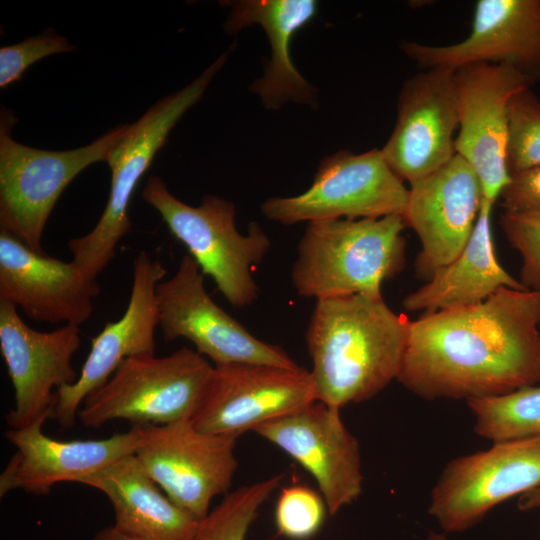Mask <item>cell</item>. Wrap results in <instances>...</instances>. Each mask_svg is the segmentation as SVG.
<instances>
[{"label":"cell","instance_id":"cell-1","mask_svg":"<svg viewBox=\"0 0 540 540\" xmlns=\"http://www.w3.org/2000/svg\"><path fill=\"white\" fill-rule=\"evenodd\" d=\"M540 290L502 287L484 301L411 321L405 388L427 399L504 395L540 383Z\"/></svg>","mask_w":540,"mask_h":540},{"label":"cell","instance_id":"cell-2","mask_svg":"<svg viewBox=\"0 0 540 540\" xmlns=\"http://www.w3.org/2000/svg\"><path fill=\"white\" fill-rule=\"evenodd\" d=\"M410 323L383 297L354 294L316 300L305 339L317 400L341 410L397 380Z\"/></svg>","mask_w":540,"mask_h":540},{"label":"cell","instance_id":"cell-3","mask_svg":"<svg viewBox=\"0 0 540 540\" xmlns=\"http://www.w3.org/2000/svg\"><path fill=\"white\" fill-rule=\"evenodd\" d=\"M405 227L402 215L309 222L291 270L296 293L316 300L381 298L384 281L404 267Z\"/></svg>","mask_w":540,"mask_h":540},{"label":"cell","instance_id":"cell-4","mask_svg":"<svg viewBox=\"0 0 540 540\" xmlns=\"http://www.w3.org/2000/svg\"><path fill=\"white\" fill-rule=\"evenodd\" d=\"M227 59L228 51L192 82L158 100L137 121L128 124L107 161L111 186L102 215L90 232L68 242L72 261L88 276L97 278L115 257L118 243L132 226L128 206L138 182L165 145L173 127L202 98Z\"/></svg>","mask_w":540,"mask_h":540},{"label":"cell","instance_id":"cell-5","mask_svg":"<svg viewBox=\"0 0 540 540\" xmlns=\"http://www.w3.org/2000/svg\"><path fill=\"white\" fill-rule=\"evenodd\" d=\"M142 197L161 215L171 234L187 247L203 275L214 280L232 306L243 308L257 300L258 286L252 269L271 247L259 223L250 222L247 234H242L235 224L232 202L205 195L199 206L188 205L157 176L149 178Z\"/></svg>","mask_w":540,"mask_h":540},{"label":"cell","instance_id":"cell-6","mask_svg":"<svg viewBox=\"0 0 540 540\" xmlns=\"http://www.w3.org/2000/svg\"><path fill=\"white\" fill-rule=\"evenodd\" d=\"M13 112L0 115V229L31 250L44 253L42 237L49 216L66 187L88 166L107 162L128 124H121L90 144L64 151L25 146L12 137Z\"/></svg>","mask_w":540,"mask_h":540},{"label":"cell","instance_id":"cell-7","mask_svg":"<svg viewBox=\"0 0 540 540\" xmlns=\"http://www.w3.org/2000/svg\"><path fill=\"white\" fill-rule=\"evenodd\" d=\"M213 369L203 355L186 346L168 356L126 358L102 386L85 398L78 418L91 428L117 419L132 425L191 420Z\"/></svg>","mask_w":540,"mask_h":540},{"label":"cell","instance_id":"cell-8","mask_svg":"<svg viewBox=\"0 0 540 540\" xmlns=\"http://www.w3.org/2000/svg\"><path fill=\"white\" fill-rule=\"evenodd\" d=\"M408 191L380 149L360 154L343 149L320 161L307 190L295 196L268 198L261 204V212L283 225L403 216Z\"/></svg>","mask_w":540,"mask_h":540},{"label":"cell","instance_id":"cell-9","mask_svg":"<svg viewBox=\"0 0 540 540\" xmlns=\"http://www.w3.org/2000/svg\"><path fill=\"white\" fill-rule=\"evenodd\" d=\"M132 426L138 433L135 457L177 506L201 520L213 498L228 493L238 467V436L202 432L191 420Z\"/></svg>","mask_w":540,"mask_h":540},{"label":"cell","instance_id":"cell-10","mask_svg":"<svg viewBox=\"0 0 540 540\" xmlns=\"http://www.w3.org/2000/svg\"><path fill=\"white\" fill-rule=\"evenodd\" d=\"M540 485V437L494 442L446 464L428 512L447 532L474 526L495 506Z\"/></svg>","mask_w":540,"mask_h":540},{"label":"cell","instance_id":"cell-11","mask_svg":"<svg viewBox=\"0 0 540 540\" xmlns=\"http://www.w3.org/2000/svg\"><path fill=\"white\" fill-rule=\"evenodd\" d=\"M156 302L163 339L189 340L214 365L299 367L283 348L253 336L212 300L204 286V275L190 254L181 258L171 278L158 283Z\"/></svg>","mask_w":540,"mask_h":540},{"label":"cell","instance_id":"cell-12","mask_svg":"<svg viewBox=\"0 0 540 540\" xmlns=\"http://www.w3.org/2000/svg\"><path fill=\"white\" fill-rule=\"evenodd\" d=\"M459 128L456 154L478 176L483 200L494 205L508 184V107L536 81L509 64L472 63L454 70Z\"/></svg>","mask_w":540,"mask_h":540},{"label":"cell","instance_id":"cell-13","mask_svg":"<svg viewBox=\"0 0 540 540\" xmlns=\"http://www.w3.org/2000/svg\"><path fill=\"white\" fill-rule=\"evenodd\" d=\"M316 400L312 375L300 366L214 365L191 422L202 432L239 437Z\"/></svg>","mask_w":540,"mask_h":540},{"label":"cell","instance_id":"cell-14","mask_svg":"<svg viewBox=\"0 0 540 540\" xmlns=\"http://www.w3.org/2000/svg\"><path fill=\"white\" fill-rule=\"evenodd\" d=\"M458 128L454 70L424 69L403 83L395 126L380 150L394 173L411 184L456 155Z\"/></svg>","mask_w":540,"mask_h":540},{"label":"cell","instance_id":"cell-15","mask_svg":"<svg viewBox=\"0 0 540 540\" xmlns=\"http://www.w3.org/2000/svg\"><path fill=\"white\" fill-rule=\"evenodd\" d=\"M80 345L79 326L34 330L13 303L0 299V350L15 397L14 408L5 416L10 428L52 417L57 390L78 379L72 358Z\"/></svg>","mask_w":540,"mask_h":540},{"label":"cell","instance_id":"cell-16","mask_svg":"<svg viewBox=\"0 0 540 540\" xmlns=\"http://www.w3.org/2000/svg\"><path fill=\"white\" fill-rule=\"evenodd\" d=\"M253 432L312 475L329 515L337 514L361 495L360 446L345 426L340 409L316 400L259 425Z\"/></svg>","mask_w":540,"mask_h":540},{"label":"cell","instance_id":"cell-17","mask_svg":"<svg viewBox=\"0 0 540 540\" xmlns=\"http://www.w3.org/2000/svg\"><path fill=\"white\" fill-rule=\"evenodd\" d=\"M401 51L423 69L472 63L509 64L540 79V0H479L462 41L427 45L404 41Z\"/></svg>","mask_w":540,"mask_h":540},{"label":"cell","instance_id":"cell-18","mask_svg":"<svg viewBox=\"0 0 540 540\" xmlns=\"http://www.w3.org/2000/svg\"><path fill=\"white\" fill-rule=\"evenodd\" d=\"M167 271L159 260L139 252L133 263L130 298L124 314L108 322L91 340V348L75 383L59 388L52 417L63 428L72 427L85 398L102 386L123 360L155 355L159 325L156 287Z\"/></svg>","mask_w":540,"mask_h":540},{"label":"cell","instance_id":"cell-19","mask_svg":"<svg viewBox=\"0 0 540 540\" xmlns=\"http://www.w3.org/2000/svg\"><path fill=\"white\" fill-rule=\"evenodd\" d=\"M408 190L403 218L421 242L416 272L428 280L469 240L483 202L482 186L471 166L456 154Z\"/></svg>","mask_w":540,"mask_h":540},{"label":"cell","instance_id":"cell-20","mask_svg":"<svg viewBox=\"0 0 540 540\" xmlns=\"http://www.w3.org/2000/svg\"><path fill=\"white\" fill-rule=\"evenodd\" d=\"M101 287L72 260L31 250L0 229V299L38 322L80 326L92 315Z\"/></svg>","mask_w":540,"mask_h":540},{"label":"cell","instance_id":"cell-21","mask_svg":"<svg viewBox=\"0 0 540 540\" xmlns=\"http://www.w3.org/2000/svg\"><path fill=\"white\" fill-rule=\"evenodd\" d=\"M45 421L20 429L10 428L5 438L16 447L0 475V496L16 489L33 495H48L61 482L80 483L116 460L134 454L138 433L134 426L125 433L103 439L62 441L42 432Z\"/></svg>","mask_w":540,"mask_h":540},{"label":"cell","instance_id":"cell-22","mask_svg":"<svg viewBox=\"0 0 540 540\" xmlns=\"http://www.w3.org/2000/svg\"><path fill=\"white\" fill-rule=\"evenodd\" d=\"M230 8L224 28L236 34L252 25H260L270 45V58L263 76L249 90L260 97L266 109L278 110L292 102L318 107V91L298 71L290 53L294 35L318 13L315 0H238L227 2Z\"/></svg>","mask_w":540,"mask_h":540},{"label":"cell","instance_id":"cell-23","mask_svg":"<svg viewBox=\"0 0 540 540\" xmlns=\"http://www.w3.org/2000/svg\"><path fill=\"white\" fill-rule=\"evenodd\" d=\"M80 483L104 493L114 510V526L141 540H189L198 524L164 493L134 454Z\"/></svg>","mask_w":540,"mask_h":540},{"label":"cell","instance_id":"cell-24","mask_svg":"<svg viewBox=\"0 0 540 540\" xmlns=\"http://www.w3.org/2000/svg\"><path fill=\"white\" fill-rule=\"evenodd\" d=\"M492 208V204L483 200L462 251L404 298L405 309L427 314L480 303L502 287L527 289L497 259L491 232Z\"/></svg>","mask_w":540,"mask_h":540},{"label":"cell","instance_id":"cell-25","mask_svg":"<svg viewBox=\"0 0 540 540\" xmlns=\"http://www.w3.org/2000/svg\"><path fill=\"white\" fill-rule=\"evenodd\" d=\"M467 405L474 415V432L494 442L540 437V386L480 399Z\"/></svg>","mask_w":540,"mask_h":540},{"label":"cell","instance_id":"cell-26","mask_svg":"<svg viewBox=\"0 0 540 540\" xmlns=\"http://www.w3.org/2000/svg\"><path fill=\"white\" fill-rule=\"evenodd\" d=\"M283 475L241 486L198 521L189 540H245L260 508L275 492Z\"/></svg>","mask_w":540,"mask_h":540},{"label":"cell","instance_id":"cell-27","mask_svg":"<svg viewBox=\"0 0 540 540\" xmlns=\"http://www.w3.org/2000/svg\"><path fill=\"white\" fill-rule=\"evenodd\" d=\"M507 167L514 174L540 165V100L527 87L508 107Z\"/></svg>","mask_w":540,"mask_h":540},{"label":"cell","instance_id":"cell-28","mask_svg":"<svg viewBox=\"0 0 540 540\" xmlns=\"http://www.w3.org/2000/svg\"><path fill=\"white\" fill-rule=\"evenodd\" d=\"M327 513L322 495L305 485H292L279 494L274 513L276 529L289 540H308L320 531Z\"/></svg>","mask_w":540,"mask_h":540},{"label":"cell","instance_id":"cell-29","mask_svg":"<svg viewBox=\"0 0 540 540\" xmlns=\"http://www.w3.org/2000/svg\"><path fill=\"white\" fill-rule=\"evenodd\" d=\"M76 46L48 28L41 34L29 36L23 41L0 49V88H6L21 80L32 64L50 55L72 52Z\"/></svg>","mask_w":540,"mask_h":540},{"label":"cell","instance_id":"cell-30","mask_svg":"<svg viewBox=\"0 0 540 540\" xmlns=\"http://www.w3.org/2000/svg\"><path fill=\"white\" fill-rule=\"evenodd\" d=\"M500 225L511 246L522 256V285L540 290V211H503Z\"/></svg>","mask_w":540,"mask_h":540},{"label":"cell","instance_id":"cell-31","mask_svg":"<svg viewBox=\"0 0 540 540\" xmlns=\"http://www.w3.org/2000/svg\"><path fill=\"white\" fill-rule=\"evenodd\" d=\"M499 199L503 211H540V165L511 174Z\"/></svg>","mask_w":540,"mask_h":540},{"label":"cell","instance_id":"cell-32","mask_svg":"<svg viewBox=\"0 0 540 540\" xmlns=\"http://www.w3.org/2000/svg\"><path fill=\"white\" fill-rule=\"evenodd\" d=\"M91 540H141L137 537L129 535L114 525L105 527L98 531Z\"/></svg>","mask_w":540,"mask_h":540},{"label":"cell","instance_id":"cell-33","mask_svg":"<svg viewBox=\"0 0 540 540\" xmlns=\"http://www.w3.org/2000/svg\"><path fill=\"white\" fill-rule=\"evenodd\" d=\"M518 508L521 511L540 508V485L519 497Z\"/></svg>","mask_w":540,"mask_h":540}]
</instances>
